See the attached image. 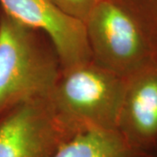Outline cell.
I'll return each mask as SVG.
<instances>
[{
  "instance_id": "5b68a950",
  "label": "cell",
  "mask_w": 157,
  "mask_h": 157,
  "mask_svg": "<svg viewBox=\"0 0 157 157\" xmlns=\"http://www.w3.org/2000/svg\"><path fill=\"white\" fill-rule=\"evenodd\" d=\"M0 8L19 23L45 33L56 48L62 69L92 59L84 23L51 0H0Z\"/></svg>"
},
{
  "instance_id": "7a4b0ae2",
  "label": "cell",
  "mask_w": 157,
  "mask_h": 157,
  "mask_svg": "<svg viewBox=\"0 0 157 157\" xmlns=\"http://www.w3.org/2000/svg\"><path fill=\"white\" fill-rule=\"evenodd\" d=\"M125 78L92 59L62 69L48 97L53 111L76 133L117 129Z\"/></svg>"
},
{
  "instance_id": "6da1fadb",
  "label": "cell",
  "mask_w": 157,
  "mask_h": 157,
  "mask_svg": "<svg viewBox=\"0 0 157 157\" xmlns=\"http://www.w3.org/2000/svg\"><path fill=\"white\" fill-rule=\"evenodd\" d=\"M61 71L50 38L0 8V118L21 103L48 98Z\"/></svg>"
},
{
  "instance_id": "52a82bcc",
  "label": "cell",
  "mask_w": 157,
  "mask_h": 157,
  "mask_svg": "<svg viewBox=\"0 0 157 157\" xmlns=\"http://www.w3.org/2000/svg\"><path fill=\"white\" fill-rule=\"evenodd\" d=\"M51 157H157V155L131 145L117 129H97L74 135Z\"/></svg>"
},
{
  "instance_id": "3957f363",
  "label": "cell",
  "mask_w": 157,
  "mask_h": 157,
  "mask_svg": "<svg viewBox=\"0 0 157 157\" xmlns=\"http://www.w3.org/2000/svg\"><path fill=\"white\" fill-rule=\"evenodd\" d=\"M84 25L92 60L121 78L157 58L140 24L117 0H97Z\"/></svg>"
},
{
  "instance_id": "8992f818",
  "label": "cell",
  "mask_w": 157,
  "mask_h": 157,
  "mask_svg": "<svg viewBox=\"0 0 157 157\" xmlns=\"http://www.w3.org/2000/svg\"><path fill=\"white\" fill-rule=\"evenodd\" d=\"M117 130L131 145L157 155V58L125 78Z\"/></svg>"
},
{
  "instance_id": "277c9868",
  "label": "cell",
  "mask_w": 157,
  "mask_h": 157,
  "mask_svg": "<svg viewBox=\"0 0 157 157\" xmlns=\"http://www.w3.org/2000/svg\"><path fill=\"white\" fill-rule=\"evenodd\" d=\"M76 135L48 98L24 102L0 118V157H51Z\"/></svg>"
},
{
  "instance_id": "9c48e42d",
  "label": "cell",
  "mask_w": 157,
  "mask_h": 157,
  "mask_svg": "<svg viewBox=\"0 0 157 157\" xmlns=\"http://www.w3.org/2000/svg\"><path fill=\"white\" fill-rule=\"evenodd\" d=\"M68 16L84 23L97 0H51Z\"/></svg>"
},
{
  "instance_id": "ba28073f",
  "label": "cell",
  "mask_w": 157,
  "mask_h": 157,
  "mask_svg": "<svg viewBox=\"0 0 157 157\" xmlns=\"http://www.w3.org/2000/svg\"><path fill=\"white\" fill-rule=\"evenodd\" d=\"M140 24L157 51V0H117Z\"/></svg>"
}]
</instances>
